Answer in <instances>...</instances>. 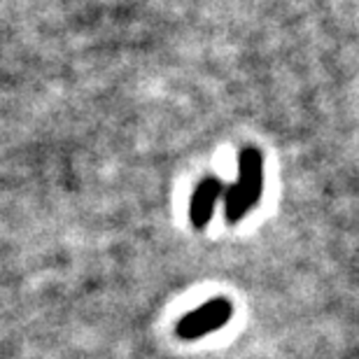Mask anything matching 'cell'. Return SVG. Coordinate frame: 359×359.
Instances as JSON below:
<instances>
[{
	"instance_id": "6da1fadb",
	"label": "cell",
	"mask_w": 359,
	"mask_h": 359,
	"mask_svg": "<svg viewBox=\"0 0 359 359\" xmlns=\"http://www.w3.org/2000/svg\"><path fill=\"white\" fill-rule=\"evenodd\" d=\"M262 152L255 147H245L238 156V180L224 194V219L229 224L241 222L257 205V201L262 196Z\"/></svg>"
},
{
	"instance_id": "7a4b0ae2",
	"label": "cell",
	"mask_w": 359,
	"mask_h": 359,
	"mask_svg": "<svg viewBox=\"0 0 359 359\" xmlns=\"http://www.w3.org/2000/svg\"><path fill=\"white\" fill-rule=\"evenodd\" d=\"M231 313H233V308L226 299H212L201 308H196V311H191L189 315H184V318L177 322L175 332L180 339H184V341L201 339V336L217 332L219 327H224L226 320L231 318Z\"/></svg>"
},
{
	"instance_id": "3957f363",
	"label": "cell",
	"mask_w": 359,
	"mask_h": 359,
	"mask_svg": "<svg viewBox=\"0 0 359 359\" xmlns=\"http://www.w3.org/2000/svg\"><path fill=\"white\" fill-rule=\"evenodd\" d=\"M226 187L222 184L217 177H205L201 180L198 187L194 189L191 203H189V219L196 229H205L208 222L212 219L215 205L219 203V198H224Z\"/></svg>"
}]
</instances>
